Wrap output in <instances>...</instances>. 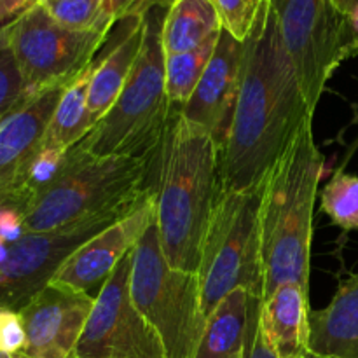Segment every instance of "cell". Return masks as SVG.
Returning a JSON list of instances; mask_svg holds the SVG:
<instances>
[{
    "label": "cell",
    "instance_id": "cell-6",
    "mask_svg": "<svg viewBox=\"0 0 358 358\" xmlns=\"http://www.w3.org/2000/svg\"><path fill=\"white\" fill-rule=\"evenodd\" d=\"M262 187L264 182L245 191L219 189L198 269L206 318L236 289H245L252 297L262 299Z\"/></svg>",
    "mask_w": 358,
    "mask_h": 358
},
{
    "label": "cell",
    "instance_id": "cell-18",
    "mask_svg": "<svg viewBox=\"0 0 358 358\" xmlns=\"http://www.w3.org/2000/svg\"><path fill=\"white\" fill-rule=\"evenodd\" d=\"M310 352L325 358H358V273L339 285L324 310L310 313Z\"/></svg>",
    "mask_w": 358,
    "mask_h": 358
},
{
    "label": "cell",
    "instance_id": "cell-14",
    "mask_svg": "<svg viewBox=\"0 0 358 358\" xmlns=\"http://www.w3.org/2000/svg\"><path fill=\"white\" fill-rule=\"evenodd\" d=\"M245 42L220 30L215 49L191 100L180 108L187 121L201 126L222 150L229 135L243 73Z\"/></svg>",
    "mask_w": 358,
    "mask_h": 358
},
{
    "label": "cell",
    "instance_id": "cell-11",
    "mask_svg": "<svg viewBox=\"0 0 358 358\" xmlns=\"http://www.w3.org/2000/svg\"><path fill=\"white\" fill-rule=\"evenodd\" d=\"M133 250L98 292L72 358H166L157 332L131 301Z\"/></svg>",
    "mask_w": 358,
    "mask_h": 358
},
{
    "label": "cell",
    "instance_id": "cell-28",
    "mask_svg": "<svg viewBox=\"0 0 358 358\" xmlns=\"http://www.w3.org/2000/svg\"><path fill=\"white\" fill-rule=\"evenodd\" d=\"M175 0H108L107 9L112 20L115 23L128 17H142L149 13L154 7H168L173 3Z\"/></svg>",
    "mask_w": 358,
    "mask_h": 358
},
{
    "label": "cell",
    "instance_id": "cell-39",
    "mask_svg": "<svg viewBox=\"0 0 358 358\" xmlns=\"http://www.w3.org/2000/svg\"><path fill=\"white\" fill-rule=\"evenodd\" d=\"M0 121H2V119H0Z\"/></svg>",
    "mask_w": 358,
    "mask_h": 358
},
{
    "label": "cell",
    "instance_id": "cell-21",
    "mask_svg": "<svg viewBox=\"0 0 358 358\" xmlns=\"http://www.w3.org/2000/svg\"><path fill=\"white\" fill-rule=\"evenodd\" d=\"M94 65H96V58L63 90L51 122H49L48 133H45L44 147L48 149H72L94 128L90 107H87L90 83Z\"/></svg>",
    "mask_w": 358,
    "mask_h": 358
},
{
    "label": "cell",
    "instance_id": "cell-5",
    "mask_svg": "<svg viewBox=\"0 0 358 358\" xmlns=\"http://www.w3.org/2000/svg\"><path fill=\"white\" fill-rule=\"evenodd\" d=\"M164 7L143 16V42L131 73L103 119L79 142L98 156L145 157L159 145L170 119L166 96L163 21Z\"/></svg>",
    "mask_w": 358,
    "mask_h": 358
},
{
    "label": "cell",
    "instance_id": "cell-36",
    "mask_svg": "<svg viewBox=\"0 0 358 358\" xmlns=\"http://www.w3.org/2000/svg\"><path fill=\"white\" fill-rule=\"evenodd\" d=\"M0 358H24L21 353H17V355H9V353H2L0 352Z\"/></svg>",
    "mask_w": 358,
    "mask_h": 358
},
{
    "label": "cell",
    "instance_id": "cell-38",
    "mask_svg": "<svg viewBox=\"0 0 358 358\" xmlns=\"http://www.w3.org/2000/svg\"><path fill=\"white\" fill-rule=\"evenodd\" d=\"M2 30H3V28H0V34H2Z\"/></svg>",
    "mask_w": 358,
    "mask_h": 358
},
{
    "label": "cell",
    "instance_id": "cell-23",
    "mask_svg": "<svg viewBox=\"0 0 358 358\" xmlns=\"http://www.w3.org/2000/svg\"><path fill=\"white\" fill-rule=\"evenodd\" d=\"M322 210L345 231H358V177L343 170L322 189Z\"/></svg>",
    "mask_w": 358,
    "mask_h": 358
},
{
    "label": "cell",
    "instance_id": "cell-30",
    "mask_svg": "<svg viewBox=\"0 0 358 358\" xmlns=\"http://www.w3.org/2000/svg\"><path fill=\"white\" fill-rule=\"evenodd\" d=\"M44 0H0V28H7Z\"/></svg>",
    "mask_w": 358,
    "mask_h": 358
},
{
    "label": "cell",
    "instance_id": "cell-37",
    "mask_svg": "<svg viewBox=\"0 0 358 358\" xmlns=\"http://www.w3.org/2000/svg\"><path fill=\"white\" fill-rule=\"evenodd\" d=\"M306 358H325V357H318V355H313V353L310 352V355H308Z\"/></svg>",
    "mask_w": 358,
    "mask_h": 358
},
{
    "label": "cell",
    "instance_id": "cell-33",
    "mask_svg": "<svg viewBox=\"0 0 358 358\" xmlns=\"http://www.w3.org/2000/svg\"><path fill=\"white\" fill-rule=\"evenodd\" d=\"M334 2V6L338 7V10L341 14H348L350 10H353L355 7L358 6V0H332Z\"/></svg>",
    "mask_w": 358,
    "mask_h": 358
},
{
    "label": "cell",
    "instance_id": "cell-2",
    "mask_svg": "<svg viewBox=\"0 0 358 358\" xmlns=\"http://www.w3.org/2000/svg\"><path fill=\"white\" fill-rule=\"evenodd\" d=\"M147 180L164 257L171 268L198 273L220 189V147L206 129L187 121L180 107H171Z\"/></svg>",
    "mask_w": 358,
    "mask_h": 358
},
{
    "label": "cell",
    "instance_id": "cell-13",
    "mask_svg": "<svg viewBox=\"0 0 358 358\" xmlns=\"http://www.w3.org/2000/svg\"><path fill=\"white\" fill-rule=\"evenodd\" d=\"M154 217H156V201L150 192L135 212L105 227L96 236L80 245L63 262L49 285L84 294H91V290L94 289L100 292L119 262L136 247Z\"/></svg>",
    "mask_w": 358,
    "mask_h": 358
},
{
    "label": "cell",
    "instance_id": "cell-35",
    "mask_svg": "<svg viewBox=\"0 0 358 358\" xmlns=\"http://www.w3.org/2000/svg\"><path fill=\"white\" fill-rule=\"evenodd\" d=\"M233 358H247V345H245V348L240 350Z\"/></svg>",
    "mask_w": 358,
    "mask_h": 358
},
{
    "label": "cell",
    "instance_id": "cell-16",
    "mask_svg": "<svg viewBox=\"0 0 358 358\" xmlns=\"http://www.w3.org/2000/svg\"><path fill=\"white\" fill-rule=\"evenodd\" d=\"M310 292L297 283L280 285L261 301L259 322L280 358L310 355Z\"/></svg>",
    "mask_w": 358,
    "mask_h": 358
},
{
    "label": "cell",
    "instance_id": "cell-34",
    "mask_svg": "<svg viewBox=\"0 0 358 358\" xmlns=\"http://www.w3.org/2000/svg\"><path fill=\"white\" fill-rule=\"evenodd\" d=\"M7 255H9V243L0 236V262L6 261Z\"/></svg>",
    "mask_w": 358,
    "mask_h": 358
},
{
    "label": "cell",
    "instance_id": "cell-9",
    "mask_svg": "<svg viewBox=\"0 0 358 358\" xmlns=\"http://www.w3.org/2000/svg\"><path fill=\"white\" fill-rule=\"evenodd\" d=\"M269 2L308 107L315 112L332 73L346 58L353 56L348 20L332 0Z\"/></svg>",
    "mask_w": 358,
    "mask_h": 358
},
{
    "label": "cell",
    "instance_id": "cell-12",
    "mask_svg": "<svg viewBox=\"0 0 358 358\" xmlns=\"http://www.w3.org/2000/svg\"><path fill=\"white\" fill-rule=\"evenodd\" d=\"M96 296L48 285L20 311L24 358H72Z\"/></svg>",
    "mask_w": 358,
    "mask_h": 358
},
{
    "label": "cell",
    "instance_id": "cell-7",
    "mask_svg": "<svg viewBox=\"0 0 358 358\" xmlns=\"http://www.w3.org/2000/svg\"><path fill=\"white\" fill-rule=\"evenodd\" d=\"M129 294L152 325L166 358H194L206 325L198 273L171 268L161 247L156 217L133 250Z\"/></svg>",
    "mask_w": 358,
    "mask_h": 358
},
{
    "label": "cell",
    "instance_id": "cell-22",
    "mask_svg": "<svg viewBox=\"0 0 358 358\" xmlns=\"http://www.w3.org/2000/svg\"><path fill=\"white\" fill-rule=\"evenodd\" d=\"M219 35L192 51L170 55L164 58V70H166V96L171 107H184L191 100L199 79L203 77L206 65L215 49Z\"/></svg>",
    "mask_w": 358,
    "mask_h": 358
},
{
    "label": "cell",
    "instance_id": "cell-1",
    "mask_svg": "<svg viewBox=\"0 0 358 358\" xmlns=\"http://www.w3.org/2000/svg\"><path fill=\"white\" fill-rule=\"evenodd\" d=\"M308 117L313 112L283 45L276 14L269 0H261L245 41L240 93L220 150V189L245 191L262 184Z\"/></svg>",
    "mask_w": 358,
    "mask_h": 358
},
{
    "label": "cell",
    "instance_id": "cell-24",
    "mask_svg": "<svg viewBox=\"0 0 358 358\" xmlns=\"http://www.w3.org/2000/svg\"><path fill=\"white\" fill-rule=\"evenodd\" d=\"M108 0H44L42 6L63 27L73 30H96L114 28L107 9Z\"/></svg>",
    "mask_w": 358,
    "mask_h": 358
},
{
    "label": "cell",
    "instance_id": "cell-27",
    "mask_svg": "<svg viewBox=\"0 0 358 358\" xmlns=\"http://www.w3.org/2000/svg\"><path fill=\"white\" fill-rule=\"evenodd\" d=\"M27 345V332L20 311L0 308V352L17 355Z\"/></svg>",
    "mask_w": 358,
    "mask_h": 358
},
{
    "label": "cell",
    "instance_id": "cell-31",
    "mask_svg": "<svg viewBox=\"0 0 358 358\" xmlns=\"http://www.w3.org/2000/svg\"><path fill=\"white\" fill-rule=\"evenodd\" d=\"M24 234L23 215L16 210L0 208V236L7 243H14Z\"/></svg>",
    "mask_w": 358,
    "mask_h": 358
},
{
    "label": "cell",
    "instance_id": "cell-25",
    "mask_svg": "<svg viewBox=\"0 0 358 358\" xmlns=\"http://www.w3.org/2000/svg\"><path fill=\"white\" fill-rule=\"evenodd\" d=\"M28 96L30 94L24 86L16 56L9 44L7 28H3L0 34V119L6 117Z\"/></svg>",
    "mask_w": 358,
    "mask_h": 358
},
{
    "label": "cell",
    "instance_id": "cell-4",
    "mask_svg": "<svg viewBox=\"0 0 358 358\" xmlns=\"http://www.w3.org/2000/svg\"><path fill=\"white\" fill-rule=\"evenodd\" d=\"M150 157L98 156L77 143L66 150L55 180L24 210V233H51L87 217L135 208L150 192Z\"/></svg>",
    "mask_w": 358,
    "mask_h": 358
},
{
    "label": "cell",
    "instance_id": "cell-26",
    "mask_svg": "<svg viewBox=\"0 0 358 358\" xmlns=\"http://www.w3.org/2000/svg\"><path fill=\"white\" fill-rule=\"evenodd\" d=\"M220 27L236 41L245 42L257 17L261 0H213Z\"/></svg>",
    "mask_w": 358,
    "mask_h": 358
},
{
    "label": "cell",
    "instance_id": "cell-29",
    "mask_svg": "<svg viewBox=\"0 0 358 358\" xmlns=\"http://www.w3.org/2000/svg\"><path fill=\"white\" fill-rule=\"evenodd\" d=\"M261 301L257 299L254 304V311H252V322L250 331H248L247 339V358H280L278 353L273 350L269 345L268 338L264 334L261 322H259V308H261Z\"/></svg>",
    "mask_w": 358,
    "mask_h": 358
},
{
    "label": "cell",
    "instance_id": "cell-8",
    "mask_svg": "<svg viewBox=\"0 0 358 358\" xmlns=\"http://www.w3.org/2000/svg\"><path fill=\"white\" fill-rule=\"evenodd\" d=\"M114 28L73 30L37 6L7 27L28 94L66 86L94 62Z\"/></svg>",
    "mask_w": 358,
    "mask_h": 358
},
{
    "label": "cell",
    "instance_id": "cell-32",
    "mask_svg": "<svg viewBox=\"0 0 358 358\" xmlns=\"http://www.w3.org/2000/svg\"><path fill=\"white\" fill-rule=\"evenodd\" d=\"M350 30V41H352V52L353 56L358 55V6L353 10L346 14Z\"/></svg>",
    "mask_w": 358,
    "mask_h": 358
},
{
    "label": "cell",
    "instance_id": "cell-17",
    "mask_svg": "<svg viewBox=\"0 0 358 358\" xmlns=\"http://www.w3.org/2000/svg\"><path fill=\"white\" fill-rule=\"evenodd\" d=\"M119 34L112 37L110 48L98 52L90 83V107L94 126L107 115L124 87L143 42V16L121 21Z\"/></svg>",
    "mask_w": 358,
    "mask_h": 358
},
{
    "label": "cell",
    "instance_id": "cell-20",
    "mask_svg": "<svg viewBox=\"0 0 358 358\" xmlns=\"http://www.w3.org/2000/svg\"><path fill=\"white\" fill-rule=\"evenodd\" d=\"M213 0H175L163 21L164 55H180L199 48L220 34Z\"/></svg>",
    "mask_w": 358,
    "mask_h": 358
},
{
    "label": "cell",
    "instance_id": "cell-15",
    "mask_svg": "<svg viewBox=\"0 0 358 358\" xmlns=\"http://www.w3.org/2000/svg\"><path fill=\"white\" fill-rule=\"evenodd\" d=\"M66 86L30 94L0 121V208H6L44 147L49 122Z\"/></svg>",
    "mask_w": 358,
    "mask_h": 358
},
{
    "label": "cell",
    "instance_id": "cell-3",
    "mask_svg": "<svg viewBox=\"0 0 358 358\" xmlns=\"http://www.w3.org/2000/svg\"><path fill=\"white\" fill-rule=\"evenodd\" d=\"M324 156L313 138L311 117L303 122L264 178L261 199V248L264 294L297 283L310 292L313 212Z\"/></svg>",
    "mask_w": 358,
    "mask_h": 358
},
{
    "label": "cell",
    "instance_id": "cell-19",
    "mask_svg": "<svg viewBox=\"0 0 358 358\" xmlns=\"http://www.w3.org/2000/svg\"><path fill=\"white\" fill-rule=\"evenodd\" d=\"M255 301L257 297H252L245 289H236L224 297L206 318L194 358H233L243 350Z\"/></svg>",
    "mask_w": 358,
    "mask_h": 358
},
{
    "label": "cell",
    "instance_id": "cell-10",
    "mask_svg": "<svg viewBox=\"0 0 358 358\" xmlns=\"http://www.w3.org/2000/svg\"><path fill=\"white\" fill-rule=\"evenodd\" d=\"M138 206L80 219L51 233H24L20 240L9 243V255L0 262V308L23 310L51 283L63 262L80 245L96 236L105 227L124 219Z\"/></svg>",
    "mask_w": 358,
    "mask_h": 358
}]
</instances>
